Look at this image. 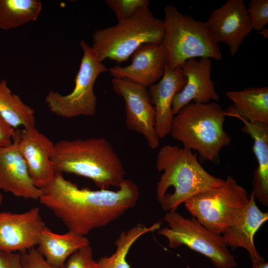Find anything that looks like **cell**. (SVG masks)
<instances>
[{
    "label": "cell",
    "mask_w": 268,
    "mask_h": 268,
    "mask_svg": "<svg viewBox=\"0 0 268 268\" xmlns=\"http://www.w3.org/2000/svg\"><path fill=\"white\" fill-rule=\"evenodd\" d=\"M41 190L40 203L68 231L83 236L118 219L135 206L139 196L138 186L130 180L125 179L117 191H93L79 188L60 173Z\"/></svg>",
    "instance_id": "cell-1"
},
{
    "label": "cell",
    "mask_w": 268,
    "mask_h": 268,
    "mask_svg": "<svg viewBox=\"0 0 268 268\" xmlns=\"http://www.w3.org/2000/svg\"><path fill=\"white\" fill-rule=\"evenodd\" d=\"M52 161L56 173L90 179L101 190L111 186L119 188L125 180L120 158L102 137L59 140L54 143Z\"/></svg>",
    "instance_id": "cell-2"
},
{
    "label": "cell",
    "mask_w": 268,
    "mask_h": 268,
    "mask_svg": "<svg viewBox=\"0 0 268 268\" xmlns=\"http://www.w3.org/2000/svg\"><path fill=\"white\" fill-rule=\"evenodd\" d=\"M156 167L163 171L157 184L156 197L165 211H175L189 198L224 182L208 173L191 150L177 145L160 148Z\"/></svg>",
    "instance_id": "cell-3"
},
{
    "label": "cell",
    "mask_w": 268,
    "mask_h": 268,
    "mask_svg": "<svg viewBox=\"0 0 268 268\" xmlns=\"http://www.w3.org/2000/svg\"><path fill=\"white\" fill-rule=\"evenodd\" d=\"M226 117L215 102H192L174 116L170 134L184 148L197 151L202 160L218 163L221 149L232 140L224 129Z\"/></svg>",
    "instance_id": "cell-4"
},
{
    "label": "cell",
    "mask_w": 268,
    "mask_h": 268,
    "mask_svg": "<svg viewBox=\"0 0 268 268\" xmlns=\"http://www.w3.org/2000/svg\"><path fill=\"white\" fill-rule=\"evenodd\" d=\"M164 33V20L154 16L147 6L115 25L95 30L91 47L100 62L110 59L121 64L141 45L162 42Z\"/></svg>",
    "instance_id": "cell-5"
},
{
    "label": "cell",
    "mask_w": 268,
    "mask_h": 268,
    "mask_svg": "<svg viewBox=\"0 0 268 268\" xmlns=\"http://www.w3.org/2000/svg\"><path fill=\"white\" fill-rule=\"evenodd\" d=\"M165 33L163 44L166 65L173 69L188 60L206 58L217 61L222 53L205 22L181 13L173 4L164 8Z\"/></svg>",
    "instance_id": "cell-6"
},
{
    "label": "cell",
    "mask_w": 268,
    "mask_h": 268,
    "mask_svg": "<svg viewBox=\"0 0 268 268\" xmlns=\"http://www.w3.org/2000/svg\"><path fill=\"white\" fill-rule=\"evenodd\" d=\"M249 201L246 190L228 176L220 186L196 195L184 203L203 226L222 234L240 219Z\"/></svg>",
    "instance_id": "cell-7"
},
{
    "label": "cell",
    "mask_w": 268,
    "mask_h": 268,
    "mask_svg": "<svg viewBox=\"0 0 268 268\" xmlns=\"http://www.w3.org/2000/svg\"><path fill=\"white\" fill-rule=\"evenodd\" d=\"M164 219L168 226L159 228L158 234L168 239L170 248L185 245L209 258L216 268L237 267L221 234L207 229L194 217H185L176 210L167 212Z\"/></svg>",
    "instance_id": "cell-8"
},
{
    "label": "cell",
    "mask_w": 268,
    "mask_h": 268,
    "mask_svg": "<svg viewBox=\"0 0 268 268\" xmlns=\"http://www.w3.org/2000/svg\"><path fill=\"white\" fill-rule=\"evenodd\" d=\"M80 46L83 56L73 90L66 95L50 90L45 98L49 110L64 118L95 115L97 97L94 91V84L100 74L108 71V68L97 59L91 47L84 40H81Z\"/></svg>",
    "instance_id": "cell-9"
},
{
    "label": "cell",
    "mask_w": 268,
    "mask_h": 268,
    "mask_svg": "<svg viewBox=\"0 0 268 268\" xmlns=\"http://www.w3.org/2000/svg\"><path fill=\"white\" fill-rule=\"evenodd\" d=\"M112 82L115 93L125 101L127 128L142 134L151 148L157 147L155 109L146 87L126 78H113Z\"/></svg>",
    "instance_id": "cell-10"
},
{
    "label": "cell",
    "mask_w": 268,
    "mask_h": 268,
    "mask_svg": "<svg viewBox=\"0 0 268 268\" xmlns=\"http://www.w3.org/2000/svg\"><path fill=\"white\" fill-rule=\"evenodd\" d=\"M47 228L38 207L19 213L0 212V250L22 253L35 248Z\"/></svg>",
    "instance_id": "cell-11"
},
{
    "label": "cell",
    "mask_w": 268,
    "mask_h": 268,
    "mask_svg": "<svg viewBox=\"0 0 268 268\" xmlns=\"http://www.w3.org/2000/svg\"><path fill=\"white\" fill-rule=\"evenodd\" d=\"M205 22L216 41L226 45L233 56L253 30L243 0H228L213 9Z\"/></svg>",
    "instance_id": "cell-12"
},
{
    "label": "cell",
    "mask_w": 268,
    "mask_h": 268,
    "mask_svg": "<svg viewBox=\"0 0 268 268\" xmlns=\"http://www.w3.org/2000/svg\"><path fill=\"white\" fill-rule=\"evenodd\" d=\"M18 146L35 186L48 185L57 173L52 161L54 143L33 126L19 130Z\"/></svg>",
    "instance_id": "cell-13"
},
{
    "label": "cell",
    "mask_w": 268,
    "mask_h": 268,
    "mask_svg": "<svg viewBox=\"0 0 268 268\" xmlns=\"http://www.w3.org/2000/svg\"><path fill=\"white\" fill-rule=\"evenodd\" d=\"M132 56V63L129 65L108 68L113 78H126L146 88L161 78L166 65L162 42L144 44Z\"/></svg>",
    "instance_id": "cell-14"
},
{
    "label": "cell",
    "mask_w": 268,
    "mask_h": 268,
    "mask_svg": "<svg viewBox=\"0 0 268 268\" xmlns=\"http://www.w3.org/2000/svg\"><path fill=\"white\" fill-rule=\"evenodd\" d=\"M181 68L187 82L183 89L174 97L172 105L174 116L192 101L205 104L219 99L220 96L211 78L212 62L210 59H189Z\"/></svg>",
    "instance_id": "cell-15"
},
{
    "label": "cell",
    "mask_w": 268,
    "mask_h": 268,
    "mask_svg": "<svg viewBox=\"0 0 268 268\" xmlns=\"http://www.w3.org/2000/svg\"><path fill=\"white\" fill-rule=\"evenodd\" d=\"M19 130L16 129L10 145L0 147V190L23 199L39 200L42 190L33 184L18 148Z\"/></svg>",
    "instance_id": "cell-16"
},
{
    "label": "cell",
    "mask_w": 268,
    "mask_h": 268,
    "mask_svg": "<svg viewBox=\"0 0 268 268\" xmlns=\"http://www.w3.org/2000/svg\"><path fill=\"white\" fill-rule=\"evenodd\" d=\"M186 82L181 67L171 69L166 65L161 78L148 87L152 103L154 105L155 131L159 138H163L170 134L174 117L173 100Z\"/></svg>",
    "instance_id": "cell-17"
},
{
    "label": "cell",
    "mask_w": 268,
    "mask_h": 268,
    "mask_svg": "<svg viewBox=\"0 0 268 268\" xmlns=\"http://www.w3.org/2000/svg\"><path fill=\"white\" fill-rule=\"evenodd\" d=\"M248 205L240 219L222 234L227 245L233 250L243 248L252 261L263 258L258 252L254 242L255 233L268 219V212H262L257 206L252 192Z\"/></svg>",
    "instance_id": "cell-18"
},
{
    "label": "cell",
    "mask_w": 268,
    "mask_h": 268,
    "mask_svg": "<svg viewBox=\"0 0 268 268\" xmlns=\"http://www.w3.org/2000/svg\"><path fill=\"white\" fill-rule=\"evenodd\" d=\"M233 103L225 111L226 116L251 123L268 124V87H248L225 93Z\"/></svg>",
    "instance_id": "cell-19"
},
{
    "label": "cell",
    "mask_w": 268,
    "mask_h": 268,
    "mask_svg": "<svg viewBox=\"0 0 268 268\" xmlns=\"http://www.w3.org/2000/svg\"><path fill=\"white\" fill-rule=\"evenodd\" d=\"M240 120L244 123L242 131L253 139V150L258 163L253 172L252 193L260 203L268 206V124Z\"/></svg>",
    "instance_id": "cell-20"
},
{
    "label": "cell",
    "mask_w": 268,
    "mask_h": 268,
    "mask_svg": "<svg viewBox=\"0 0 268 268\" xmlns=\"http://www.w3.org/2000/svg\"><path fill=\"white\" fill-rule=\"evenodd\" d=\"M88 245L90 242L85 236L69 231L57 234L47 228L41 235L37 250L49 264L60 267L65 265L73 253Z\"/></svg>",
    "instance_id": "cell-21"
},
{
    "label": "cell",
    "mask_w": 268,
    "mask_h": 268,
    "mask_svg": "<svg viewBox=\"0 0 268 268\" xmlns=\"http://www.w3.org/2000/svg\"><path fill=\"white\" fill-rule=\"evenodd\" d=\"M0 114L13 129L35 126V112L12 93L5 79L0 81Z\"/></svg>",
    "instance_id": "cell-22"
},
{
    "label": "cell",
    "mask_w": 268,
    "mask_h": 268,
    "mask_svg": "<svg viewBox=\"0 0 268 268\" xmlns=\"http://www.w3.org/2000/svg\"><path fill=\"white\" fill-rule=\"evenodd\" d=\"M42 8L39 0H0V28L10 30L34 21Z\"/></svg>",
    "instance_id": "cell-23"
},
{
    "label": "cell",
    "mask_w": 268,
    "mask_h": 268,
    "mask_svg": "<svg viewBox=\"0 0 268 268\" xmlns=\"http://www.w3.org/2000/svg\"><path fill=\"white\" fill-rule=\"evenodd\" d=\"M162 223L158 221L150 227L138 223L129 230L123 231L114 243L115 252L110 256L103 257L96 261L99 268H131L127 257L133 244L143 235L158 230Z\"/></svg>",
    "instance_id": "cell-24"
},
{
    "label": "cell",
    "mask_w": 268,
    "mask_h": 268,
    "mask_svg": "<svg viewBox=\"0 0 268 268\" xmlns=\"http://www.w3.org/2000/svg\"><path fill=\"white\" fill-rule=\"evenodd\" d=\"M105 2L115 14L118 22L130 18L150 3L148 0H106Z\"/></svg>",
    "instance_id": "cell-25"
},
{
    "label": "cell",
    "mask_w": 268,
    "mask_h": 268,
    "mask_svg": "<svg viewBox=\"0 0 268 268\" xmlns=\"http://www.w3.org/2000/svg\"><path fill=\"white\" fill-rule=\"evenodd\" d=\"M253 30H261L268 23V0H251L247 7Z\"/></svg>",
    "instance_id": "cell-26"
},
{
    "label": "cell",
    "mask_w": 268,
    "mask_h": 268,
    "mask_svg": "<svg viewBox=\"0 0 268 268\" xmlns=\"http://www.w3.org/2000/svg\"><path fill=\"white\" fill-rule=\"evenodd\" d=\"M65 268H99L93 259L92 248L90 245L83 247L70 255L67 259Z\"/></svg>",
    "instance_id": "cell-27"
},
{
    "label": "cell",
    "mask_w": 268,
    "mask_h": 268,
    "mask_svg": "<svg viewBox=\"0 0 268 268\" xmlns=\"http://www.w3.org/2000/svg\"><path fill=\"white\" fill-rule=\"evenodd\" d=\"M20 253L23 268H65V265L57 267L49 264L35 248Z\"/></svg>",
    "instance_id": "cell-28"
},
{
    "label": "cell",
    "mask_w": 268,
    "mask_h": 268,
    "mask_svg": "<svg viewBox=\"0 0 268 268\" xmlns=\"http://www.w3.org/2000/svg\"><path fill=\"white\" fill-rule=\"evenodd\" d=\"M16 134V129L12 128L0 114V147L10 145Z\"/></svg>",
    "instance_id": "cell-29"
},
{
    "label": "cell",
    "mask_w": 268,
    "mask_h": 268,
    "mask_svg": "<svg viewBox=\"0 0 268 268\" xmlns=\"http://www.w3.org/2000/svg\"><path fill=\"white\" fill-rule=\"evenodd\" d=\"M0 268H23L20 253L0 250Z\"/></svg>",
    "instance_id": "cell-30"
},
{
    "label": "cell",
    "mask_w": 268,
    "mask_h": 268,
    "mask_svg": "<svg viewBox=\"0 0 268 268\" xmlns=\"http://www.w3.org/2000/svg\"><path fill=\"white\" fill-rule=\"evenodd\" d=\"M252 268H268V263L264 258L252 261Z\"/></svg>",
    "instance_id": "cell-31"
},
{
    "label": "cell",
    "mask_w": 268,
    "mask_h": 268,
    "mask_svg": "<svg viewBox=\"0 0 268 268\" xmlns=\"http://www.w3.org/2000/svg\"><path fill=\"white\" fill-rule=\"evenodd\" d=\"M259 34L262 35L265 38H268V30L265 28H263L261 30L258 32Z\"/></svg>",
    "instance_id": "cell-32"
},
{
    "label": "cell",
    "mask_w": 268,
    "mask_h": 268,
    "mask_svg": "<svg viewBox=\"0 0 268 268\" xmlns=\"http://www.w3.org/2000/svg\"><path fill=\"white\" fill-rule=\"evenodd\" d=\"M3 197L1 194V190H0V205L2 203L3 201Z\"/></svg>",
    "instance_id": "cell-33"
}]
</instances>
